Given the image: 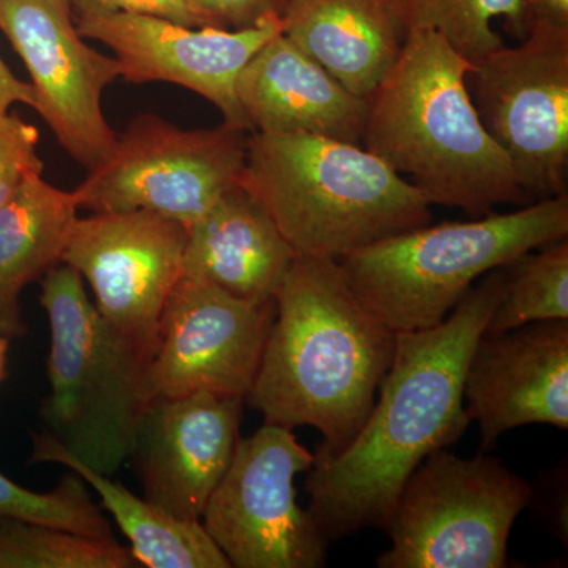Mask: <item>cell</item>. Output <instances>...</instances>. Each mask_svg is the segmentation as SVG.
Returning <instances> with one entry per match:
<instances>
[{
    "mask_svg": "<svg viewBox=\"0 0 568 568\" xmlns=\"http://www.w3.org/2000/svg\"><path fill=\"white\" fill-rule=\"evenodd\" d=\"M399 31L416 29L440 33L452 47L476 63L504 47L495 21L504 20L518 39L529 32L525 0H383Z\"/></svg>",
    "mask_w": 568,
    "mask_h": 568,
    "instance_id": "cell-22",
    "label": "cell"
},
{
    "mask_svg": "<svg viewBox=\"0 0 568 568\" xmlns=\"http://www.w3.org/2000/svg\"><path fill=\"white\" fill-rule=\"evenodd\" d=\"M315 454L293 429L264 424L241 437L230 469L204 508V529L234 568H321L325 540L297 503L295 477Z\"/></svg>",
    "mask_w": 568,
    "mask_h": 568,
    "instance_id": "cell-10",
    "label": "cell"
},
{
    "mask_svg": "<svg viewBox=\"0 0 568 568\" xmlns=\"http://www.w3.org/2000/svg\"><path fill=\"white\" fill-rule=\"evenodd\" d=\"M568 237V194L470 222L416 227L338 261L351 290L395 332L443 323L489 271Z\"/></svg>",
    "mask_w": 568,
    "mask_h": 568,
    "instance_id": "cell-5",
    "label": "cell"
},
{
    "mask_svg": "<svg viewBox=\"0 0 568 568\" xmlns=\"http://www.w3.org/2000/svg\"><path fill=\"white\" fill-rule=\"evenodd\" d=\"M534 491L500 459L462 458L447 448L407 478L386 529L379 568H504L508 538Z\"/></svg>",
    "mask_w": 568,
    "mask_h": 568,
    "instance_id": "cell-7",
    "label": "cell"
},
{
    "mask_svg": "<svg viewBox=\"0 0 568 568\" xmlns=\"http://www.w3.org/2000/svg\"><path fill=\"white\" fill-rule=\"evenodd\" d=\"M245 398L197 392L152 399L132 458L144 497L166 514L201 521L241 440Z\"/></svg>",
    "mask_w": 568,
    "mask_h": 568,
    "instance_id": "cell-15",
    "label": "cell"
},
{
    "mask_svg": "<svg viewBox=\"0 0 568 568\" xmlns=\"http://www.w3.org/2000/svg\"><path fill=\"white\" fill-rule=\"evenodd\" d=\"M503 271L504 294L489 317L487 334L568 320V237L519 254Z\"/></svg>",
    "mask_w": 568,
    "mask_h": 568,
    "instance_id": "cell-23",
    "label": "cell"
},
{
    "mask_svg": "<svg viewBox=\"0 0 568 568\" xmlns=\"http://www.w3.org/2000/svg\"><path fill=\"white\" fill-rule=\"evenodd\" d=\"M32 463H55L80 476L100 497L130 541L134 562L145 568H231L222 549L201 521L166 514L148 497H140L121 481L103 476L73 457L50 433H32Z\"/></svg>",
    "mask_w": 568,
    "mask_h": 568,
    "instance_id": "cell-20",
    "label": "cell"
},
{
    "mask_svg": "<svg viewBox=\"0 0 568 568\" xmlns=\"http://www.w3.org/2000/svg\"><path fill=\"white\" fill-rule=\"evenodd\" d=\"M201 28L242 31L282 17L287 0H185Z\"/></svg>",
    "mask_w": 568,
    "mask_h": 568,
    "instance_id": "cell-27",
    "label": "cell"
},
{
    "mask_svg": "<svg viewBox=\"0 0 568 568\" xmlns=\"http://www.w3.org/2000/svg\"><path fill=\"white\" fill-rule=\"evenodd\" d=\"M130 548L55 526L0 517V568H132Z\"/></svg>",
    "mask_w": 568,
    "mask_h": 568,
    "instance_id": "cell-24",
    "label": "cell"
},
{
    "mask_svg": "<svg viewBox=\"0 0 568 568\" xmlns=\"http://www.w3.org/2000/svg\"><path fill=\"white\" fill-rule=\"evenodd\" d=\"M245 403L264 424L313 426L335 454L365 424L395 353V332L351 290L335 260H297Z\"/></svg>",
    "mask_w": 568,
    "mask_h": 568,
    "instance_id": "cell-2",
    "label": "cell"
},
{
    "mask_svg": "<svg viewBox=\"0 0 568 568\" xmlns=\"http://www.w3.org/2000/svg\"><path fill=\"white\" fill-rule=\"evenodd\" d=\"M470 70L440 33L407 32L394 69L369 97L362 141L429 205L480 219L497 204L529 200L480 121L467 88Z\"/></svg>",
    "mask_w": 568,
    "mask_h": 568,
    "instance_id": "cell-3",
    "label": "cell"
},
{
    "mask_svg": "<svg viewBox=\"0 0 568 568\" xmlns=\"http://www.w3.org/2000/svg\"><path fill=\"white\" fill-rule=\"evenodd\" d=\"M0 31L31 74L36 111L74 162L95 170L118 142L102 97L121 63L85 44L51 0H0Z\"/></svg>",
    "mask_w": 568,
    "mask_h": 568,
    "instance_id": "cell-14",
    "label": "cell"
},
{
    "mask_svg": "<svg viewBox=\"0 0 568 568\" xmlns=\"http://www.w3.org/2000/svg\"><path fill=\"white\" fill-rule=\"evenodd\" d=\"M235 95L252 133L364 140L368 100L343 88L283 32L250 59Z\"/></svg>",
    "mask_w": 568,
    "mask_h": 568,
    "instance_id": "cell-17",
    "label": "cell"
},
{
    "mask_svg": "<svg viewBox=\"0 0 568 568\" xmlns=\"http://www.w3.org/2000/svg\"><path fill=\"white\" fill-rule=\"evenodd\" d=\"M186 237L185 224L159 213L92 212L74 222L61 263L91 286L104 324L149 358Z\"/></svg>",
    "mask_w": 568,
    "mask_h": 568,
    "instance_id": "cell-11",
    "label": "cell"
},
{
    "mask_svg": "<svg viewBox=\"0 0 568 568\" xmlns=\"http://www.w3.org/2000/svg\"><path fill=\"white\" fill-rule=\"evenodd\" d=\"M275 313V301L253 304L182 276L164 305L145 369L151 402L197 392L246 398Z\"/></svg>",
    "mask_w": 568,
    "mask_h": 568,
    "instance_id": "cell-12",
    "label": "cell"
},
{
    "mask_svg": "<svg viewBox=\"0 0 568 568\" xmlns=\"http://www.w3.org/2000/svg\"><path fill=\"white\" fill-rule=\"evenodd\" d=\"M71 18L82 39L102 41L114 52L123 80L181 85L211 102L224 123L252 133L235 82L250 59L283 32L282 17L242 31H224L71 3Z\"/></svg>",
    "mask_w": 568,
    "mask_h": 568,
    "instance_id": "cell-13",
    "label": "cell"
},
{
    "mask_svg": "<svg viewBox=\"0 0 568 568\" xmlns=\"http://www.w3.org/2000/svg\"><path fill=\"white\" fill-rule=\"evenodd\" d=\"M294 261L274 220L237 185L189 226L183 276L264 304L275 301Z\"/></svg>",
    "mask_w": 568,
    "mask_h": 568,
    "instance_id": "cell-18",
    "label": "cell"
},
{
    "mask_svg": "<svg viewBox=\"0 0 568 568\" xmlns=\"http://www.w3.org/2000/svg\"><path fill=\"white\" fill-rule=\"evenodd\" d=\"M283 36L358 99L394 69L405 36L383 0H287Z\"/></svg>",
    "mask_w": 568,
    "mask_h": 568,
    "instance_id": "cell-19",
    "label": "cell"
},
{
    "mask_svg": "<svg viewBox=\"0 0 568 568\" xmlns=\"http://www.w3.org/2000/svg\"><path fill=\"white\" fill-rule=\"evenodd\" d=\"M13 104H26L36 110V91L29 82L18 80L0 55V114L9 112Z\"/></svg>",
    "mask_w": 568,
    "mask_h": 568,
    "instance_id": "cell-29",
    "label": "cell"
},
{
    "mask_svg": "<svg viewBox=\"0 0 568 568\" xmlns=\"http://www.w3.org/2000/svg\"><path fill=\"white\" fill-rule=\"evenodd\" d=\"M465 407L480 452L525 425L568 428V320L538 321L478 338L465 377Z\"/></svg>",
    "mask_w": 568,
    "mask_h": 568,
    "instance_id": "cell-16",
    "label": "cell"
},
{
    "mask_svg": "<svg viewBox=\"0 0 568 568\" xmlns=\"http://www.w3.org/2000/svg\"><path fill=\"white\" fill-rule=\"evenodd\" d=\"M0 517L55 526L100 540H118L110 519L93 503L91 488L71 470L48 493L31 491L0 473Z\"/></svg>",
    "mask_w": 568,
    "mask_h": 568,
    "instance_id": "cell-25",
    "label": "cell"
},
{
    "mask_svg": "<svg viewBox=\"0 0 568 568\" xmlns=\"http://www.w3.org/2000/svg\"><path fill=\"white\" fill-rule=\"evenodd\" d=\"M71 3L123 13L148 14L164 18L189 28H201V22L189 9L185 0H70Z\"/></svg>",
    "mask_w": 568,
    "mask_h": 568,
    "instance_id": "cell-28",
    "label": "cell"
},
{
    "mask_svg": "<svg viewBox=\"0 0 568 568\" xmlns=\"http://www.w3.org/2000/svg\"><path fill=\"white\" fill-rule=\"evenodd\" d=\"M39 141L37 126L22 121L17 112L0 114V207L9 203L26 182L43 175Z\"/></svg>",
    "mask_w": 568,
    "mask_h": 568,
    "instance_id": "cell-26",
    "label": "cell"
},
{
    "mask_svg": "<svg viewBox=\"0 0 568 568\" xmlns=\"http://www.w3.org/2000/svg\"><path fill=\"white\" fill-rule=\"evenodd\" d=\"M245 130H185L159 115L133 119L111 155L73 190L92 212L145 211L192 226L224 193L241 185L248 151Z\"/></svg>",
    "mask_w": 568,
    "mask_h": 568,
    "instance_id": "cell-8",
    "label": "cell"
},
{
    "mask_svg": "<svg viewBox=\"0 0 568 568\" xmlns=\"http://www.w3.org/2000/svg\"><path fill=\"white\" fill-rule=\"evenodd\" d=\"M241 186L297 260L339 261L432 222V205L379 156L316 134L250 133Z\"/></svg>",
    "mask_w": 568,
    "mask_h": 568,
    "instance_id": "cell-4",
    "label": "cell"
},
{
    "mask_svg": "<svg viewBox=\"0 0 568 568\" xmlns=\"http://www.w3.org/2000/svg\"><path fill=\"white\" fill-rule=\"evenodd\" d=\"M10 338L0 334V384L7 376V351H9Z\"/></svg>",
    "mask_w": 568,
    "mask_h": 568,
    "instance_id": "cell-31",
    "label": "cell"
},
{
    "mask_svg": "<svg viewBox=\"0 0 568 568\" xmlns=\"http://www.w3.org/2000/svg\"><path fill=\"white\" fill-rule=\"evenodd\" d=\"M59 10H62L63 13L71 14V2L70 0H51Z\"/></svg>",
    "mask_w": 568,
    "mask_h": 568,
    "instance_id": "cell-32",
    "label": "cell"
},
{
    "mask_svg": "<svg viewBox=\"0 0 568 568\" xmlns=\"http://www.w3.org/2000/svg\"><path fill=\"white\" fill-rule=\"evenodd\" d=\"M473 102L529 201L567 193L568 29L532 22L467 73Z\"/></svg>",
    "mask_w": 568,
    "mask_h": 568,
    "instance_id": "cell-9",
    "label": "cell"
},
{
    "mask_svg": "<svg viewBox=\"0 0 568 568\" xmlns=\"http://www.w3.org/2000/svg\"><path fill=\"white\" fill-rule=\"evenodd\" d=\"M503 294L500 265L436 327L396 332L394 361L365 424L342 450L316 452L306 473V510L328 544L386 528L407 478L465 435L467 365Z\"/></svg>",
    "mask_w": 568,
    "mask_h": 568,
    "instance_id": "cell-1",
    "label": "cell"
},
{
    "mask_svg": "<svg viewBox=\"0 0 568 568\" xmlns=\"http://www.w3.org/2000/svg\"><path fill=\"white\" fill-rule=\"evenodd\" d=\"M73 192L37 175L0 207V334H26L20 297L24 287L61 264L78 219Z\"/></svg>",
    "mask_w": 568,
    "mask_h": 568,
    "instance_id": "cell-21",
    "label": "cell"
},
{
    "mask_svg": "<svg viewBox=\"0 0 568 568\" xmlns=\"http://www.w3.org/2000/svg\"><path fill=\"white\" fill-rule=\"evenodd\" d=\"M50 324V394L40 407L43 432L103 476L130 462L138 426L151 403L148 355L114 334L85 293L84 280L58 264L40 278Z\"/></svg>",
    "mask_w": 568,
    "mask_h": 568,
    "instance_id": "cell-6",
    "label": "cell"
},
{
    "mask_svg": "<svg viewBox=\"0 0 568 568\" xmlns=\"http://www.w3.org/2000/svg\"><path fill=\"white\" fill-rule=\"evenodd\" d=\"M530 24L555 26L568 29V0H525Z\"/></svg>",
    "mask_w": 568,
    "mask_h": 568,
    "instance_id": "cell-30",
    "label": "cell"
}]
</instances>
